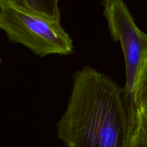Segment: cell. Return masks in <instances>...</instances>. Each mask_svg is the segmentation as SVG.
<instances>
[{
  "label": "cell",
  "mask_w": 147,
  "mask_h": 147,
  "mask_svg": "<svg viewBox=\"0 0 147 147\" xmlns=\"http://www.w3.org/2000/svg\"><path fill=\"white\" fill-rule=\"evenodd\" d=\"M138 107L108 76L90 66L73 77L64 113L56 123L66 147H125Z\"/></svg>",
  "instance_id": "1"
},
{
  "label": "cell",
  "mask_w": 147,
  "mask_h": 147,
  "mask_svg": "<svg viewBox=\"0 0 147 147\" xmlns=\"http://www.w3.org/2000/svg\"><path fill=\"white\" fill-rule=\"evenodd\" d=\"M0 29L12 43L25 46L40 57L74 53L72 39L60 20L19 9L7 1L0 2Z\"/></svg>",
  "instance_id": "2"
},
{
  "label": "cell",
  "mask_w": 147,
  "mask_h": 147,
  "mask_svg": "<svg viewBox=\"0 0 147 147\" xmlns=\"http://www.w3.org/2000/svg\"><path fill=\"white\" fill-rule=\"evenodd\" d=\"M102 5L110 35L122 48L125 66L124 89L129 100L134 103L136 80L147 56V34L137 26L123 0H103Z\"/></svg>",
  "instance_id": "3"
},
{
  "label": "cell",
  "mask_w": 147,
  "mask_h": 147,
  "mask_svg": "<svg viewBox=\"0 0 147 147\" xmlns=\"http://www.w3.org/2000/svg\"><path fill=\"white\" fill-rule=\"evenodd\" d=\"M19 9L61 20L59 0H7Z\"/></svg>",
  "instance_id": "4"
},
{
  "label": "cell",
  "mask_w": 147,
  "mask_h": 147,
  "mask_svg": "<svg viewBox=\"0 0 147 147\" xmlns=\"http://www.w3.org/2000/svg\"><path fill=\"white\" fill-rule=\"evenodd\" d=\"M125 147H147V115L138 107L131 122Z\"/></svg>",
  "instance_id": "5"
},
{
  "label": "cell",
  "mask_w": 147,
  "mask_h": 147,
  "mask_svg": "<svg viewBox=\"0 0 147 147\" xmlns=\"http://www.w3.org/2000/svg\"><path fill=\"white\" fill-rule=\"evenodd\" d=\"M134 102L137 107L147 106V56L141 64L136 80Z\"/></svg>",
  "instance_id": "6"
},
{
  "label": "cell",
  "mask_w": 147,
  "mask_h": 147,
  "mask_svg": "<svg viewBox=\"0 0 147 147\" xmlns=\"http://www.w3.org/2000/svg\"><path fill=\"white\" fill-rule=\"evenodd\" d=\"M141 107H142L143 110H144V112H145L146 114L147 115V106H141Z\"/></svg>",
  "instance_id": "7"
},
{
  "label": "cell",
  "mask_w": 147,
  "mask_h": 147,
  "mask_svg": "<svg viewBox=\"0 0 147 147\" xmlns=\"http://www.w3.org/2000/svg\"><path fill=\"white\" fill-rule=\"evenodd\" d=\"M4 1H7V0H0V2H4Z\"/></svg>",
  "instance_id": "8"
},
{
  "label": "cell",
  "mask_w": 147,
  "mask_h": 147,
  "mask_svg": "<svg viewBox=\"0 0 147 147\" xmlns=\"http://www.w3.org/2000/svg\"><path fill=\"white\" fill-rule=\"evenodd\" d=\"M0 63H1V58H0Z\"/></svg>",
  "instance_id": "9"
}]
</instances>
